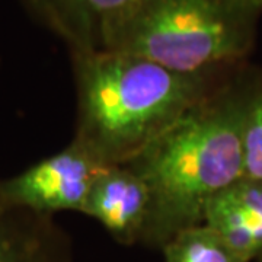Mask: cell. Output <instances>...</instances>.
Instances as JSON below:
<instances>
[{"instance_id":"cell-1","label":"cell","mask_w":262,"mask_h":262,"mask_svg":"<svg viewBox=\"0 0 262 262\" xmlns=\"http://www.w3.org/2000/svg\"><path fill=\"white\" fill-rule=\"evenodd\" d=\"M248 92H211L125 163L151 194L141 244L162 249L179 232L203 225L210 200L244 178Z\"/></svg>"},{"instance_id":"cell-5","label":"cell","mask_w":262,"mask_h":262,"mask_svg":"<svg viewBox=\"0 0 262 262\" xmlns=\"http://www.w3.org/2000/svg\"><path fill=\"white\" fill-rule=\"evenodd\" d=\"M27 9L64 39L72 53L98 51L143 0H22Z\"/></svg>"},{"instance_id":"cell-8","label":"cell","mask_w":262,"mask_h":262,"mask_svg":"<svg viewBox=\"0 0 262 262\" xmlns=\"http://www.w3.org/2000/svg\"><path fill=\"white\" fill-rule=\"evenodd\" d=\"M204 225L245 262L262 259V182L239 179L210 200Z\"/></svg>"},{"instance_id":"cell-3","label":"cell","mask_w":262,"mask_h":262,"mask_svg":"<svg viewBox=\"0 0 262 262\" xmlns=\"http://www.w3.org/2000/svg\"><path fill=\"white\" fill-rule=\"evenodd\" d=\"M261 15L262 0H143L105 50L206 75L251 50Z\"/></svg>"},{"instance_id":"cell-2","label":"cell","mask_w":262,"mask_h":262,"mask_svg":"<svg viewBox=\"0 0 262 262\" xmlns=\"http://www.w3.org/2000/svg\"><path fill=\"white\" fill-rule=\"evenodd\" d=\"M77 84L73 140L106 165H124L211 94L206 75L181 73L143 57L72 53Z\"/></svg>"},{"instance_id":"cell-7","label":"cell","mask_w":262,"mask_h":262,"mask_svg":"<svg viewBox=\"0 0 262 262\" xmlns=\"http://www.w3.org/2000/svg\"><path fill=\"white\" fill-rule=\"evenodd\" d=\"M0 262H77L70 236L54 220L13 204L0 179Z\"/></svg>"},{"instance_id":"cell-6","label":"cell","mask_w":262,"mask_h":262,"mask_svg":"<svg viewBox=\"0 0 262 262\" xmlns=\"http://www.w3.org/2000/svg\"><path fill=\"white\" fill-rule=\"evenodd\" d=\"M82 213L122 245L141 242L151 214L149 185L128 165H110L99 173Z\"/></svg>"},{"instance_id":"cell-11","label":"cell","mask_w":262,"mask_h":262,"mask_svg":"<svg viewBox=\"0 0 262 262\" xmlns=\"http://www.w3.org/2000/svg\"><path fill=\"white\" fill-rule=\"evenodd\" d=\"M256 262H262V259H259V261H256Z\"/></svg>"},{"instance_id":"cell-10","label":"cell","mask_w":262,"mask_h":262,"mask_svg":"<svg viewBox=\"0 0 262 262\" xmlns=\"http://www.w3.org/2000/svg\"><path fill=\"white\" fill-rule=\"evenodd\" d=\"M245 178L262 182V88L248 92L244 120Z\"/></svg>"},{"instance_id":"cell-9","label":"cell","mask_w":262,"mask_h":262,"mask_svg":"<svg viewBox=\"0 0 262 262\" xmlns=\"http://www.w3.org/2000/svg\"><path fill=\"white\" fill-rule=\"evenodd\" d=\"M163 262H245L207 225L188 227L162 246Z\"/></svg>"},{"instance_id":"cell-4","label":"cell","mask_w":262,"mask_h":262,"mask_svg":"<svg viewBox=\"0 0 262 262\" xmlns=\"http://www.w3.org/2000/svg\"><path fill=\"white\" fill-rule=\"evenodd\" d=\"M106 166L73 140L63 150L2 179V189L13 204L39 214L82 213L95 181Z\"/></svg>"}]
</instances>
